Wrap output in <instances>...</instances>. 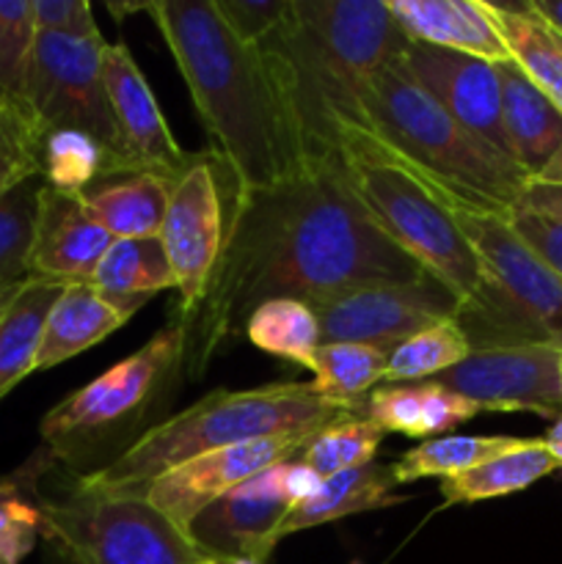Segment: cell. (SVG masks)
Returning <instances> with one entry per match:
<instances>
[{"label":"cell","instance_id":"obj_13","mask_svg":"<svg viewBox=\"0 0 562 564\" xmlns=\"http://www.w3.org/2000/svg\"><path fill=\"white\" fill-rule=\"evenodd\" d=\"M466 397L479 411L562 416V350L551 345H516L472 350L461 364L435 378Z\"/></svg>","mask_w":562,"mask_h":564},{"label":"cell","instance_id":"obj_24","mask_svg":"<svg viewBox=\"0 0 562 564\" xmlns=\"http://www.w3.org/2000/svg\"><path fill=\"white\" fill-rule=\"evenodd\" d=\"M485 3V0H483ZM512 64L562 110V36L532 3H485Z\"/></svg>","mask_w":562,"mask_h":564},{"label":"cell","instance_id":"obj_28","mask_svg":"<svg viewBox=\"0 0 562 564\" xmlns=\"http://www.w3.org/2000/svg\"><path fill=\"white\" fill-rule=\"evenodd\" d=\"M64 284L31 279L14 306L0 319V400L17 383L33 375L39 341H42L44 319L58 301Z\"/></svg>","mask_w":562,"mask_h":564},{"label":"cell","instance_id":"obj_42","mask_svg":"<svg viewBox=\"0 0 562 564\" xmlns=\"http://www.w3.org/2000/svg\"><path fill=\"white\" fill-rule=\"evenodd\" d=\"M529 3L562 36V0H529Z\"/></svg>","mask_w":562,"mask_h":564},{"label":"cell","instance_id":"obj_4","mask_svg":"<svg viewBox=\"0 0 562 564\" xmlns=\"http://www.w3.org/2000/svg\"><path fill=\"white\" fill-rule=\"evenodd\" d=\"M361 416L350 408L331 405L314 383H270L259 389H218L185 411L138 435L121 455L72 482L88 494L138 496L149 482L182 463L226 446L270 438H306L345 419Z\"/></svg>","mask_w":562,"mask_h":564},{"label":"cell","instance_id":"obj_26","mask_svg":"<svg viewBox=\"0 0 562 564\" xmlns=\"http://www.w3.org/2000/svg\"><path fill=\"white\" fill-rule=\"evenodd\" d=\"M556 468H560V463L545 449L543 438H523L516 449L505 452V455L494 457V460L483 463V466L441 479L439 494L446 507L474 505V501L499 499V496H510L518 494V490L532 488L538 479L549 477Z\"/></svg>","mask_w":562,"mask_h":564},{"label":"cell","instance_id":"obj_22","mask_svg":"<svg viewBox=\"0 0 562 564\" xmlns=\"http://www.w3.org/2000/svg\"><path fill=\"white\" fill-rule=\"evenodd\" d=\"M171 185L158 174L108 176L83 191V202L114 240H147L160 235Z\"/></svg>","mask_w":562,"mask_h":564},{"label":"cell","instance_id":"obj_14","mask_svg":"<svg viewBox=\"0 0 562 564\" xmlns=\"http://www.w3.org/2000/svg\"><path fill=\"white\" fill-rule=\"evenodd\" d=\"M284 477L287 463H279L204 507L187 523V543L198 556L268 562L281 543V523L295 510Z\"/></svg>","mask_w":562,"mask_h":564},{"label":"cell","instance_id":"obj_11","mask_svg":"<svg viewBox=\"0 0 562 564\" xmlns=\"http://www.w3.org/2000/svg\"><path fill=\"white\" fill-rule=\"evenodd\" d=\"M229 218L224 215L215 158H193L185 174L171 185L169 207L160 226V246L174 273V290L180 295L176 314L191 319L213 286L215 268L224 253Z\"/></svg>","mask_w":562,"mask_h":564},{"label":"cell","instance_id":"obj_40","mask_svg":"<svg viewBox=\"0 0 562 564\" xmlns=\"http://www.w3.org/2000/svg\"><path fill=\"white\" fill-rule=\"evenodd\" d=\"M510 224L523 237V242L534 253H540L545 259V264L562 279V220L523 213V209H512Z\"/></svg>","mask_w":562,"mask_h":564},{"label":"cell","instance_id":"obj_43","mask_svg":"<svg viewBox=\"0 0 562 564\" xmlns=\"http://www.w3.org/2000/svg\"><path fill=\"white\" fill-rule=\"evenodd\" d=\"M543 444H545V449H549L551 455H554V460L560 463V468H562V416L556 419L554 424H551V430H549V433H545Z\"/></svg>","mask_w":562,"mask_h":564},{"label":"cell","instance_id":"obj_37","mask_svg":"<svg viewBox=\"0 0 562 564\" xmlns=\"http://www.w3.org/2000/svg\"><path fill=\"white\" fill-rule=\"evenodd\" d=\"M42 132L22 105L0 102V198L39 171Z\"/></svg>","mask_w":562,"mask_h":564},{"label":"cell","instance_id":"obj_1","mask_svg":"<svg viewBox=\"0 0 562 564\" xmlns=\"http://www.w3.org/2000/svg\"><path fill=\"white\" fill-rule=\"evenodd\" d=\"M424 273L386 235L342 165L235 193L213 286L191 317L187 372L202 378L220 347L246 334L248 317L262 303L312 306L364 286L408 284Z\"/></svg>","mask_w":562,"mask_h":564},{"label":"cell","instance_id":"obj_2","mask_svg":"<svg viewBox=\"0 0 562 564\" xmlns=\"http://www.w3.org/2000/svg\"><path fill=\"white\" fill-rule=\"evenodd\" d=\"M196 113L213 158L229 174L235 193L281 185L309 171L262 50L240 42L213 0L149 3Z\"/></svg>","mask_w":562,"mask_h":564},{"label":"cell","instance_id":"obj_27","mask_svg":"<svg viewBox=\"0 0 562 564\" xmlns=\"http://www.w3.org/2000/svg\"><path fill=\"white\" fill-rule=\"evenodd\" d=\"M395 347L386 345H320L314 350L309 372L314 375V389L331 405L350 408L361 413L367 394L383 380Z\"/></svg>","mask_w":562,"mask_h":564},{"label":"cell","instance_id":"obj_35","mask_svg":"<svg viewBox=\"0 0 562 564\" xmlns=\"http://www.w3.org/2000/svg\"><path fill=\"white\" fill-rule=\"evenodd\" d=\"M380 441L383 430L378 424L369 422L367 416H353L314 433L298 460L312 468L317 477L328 479L375 460Z\"/></svg>","mask_w":562,"mask_h":564},{"label":"cell","instance_id":"obj_32","mask_svg":"<svg viewBox=\"0 0 562 564\" xmlns=\"http://www.w3.org/2000/svg\"><path fill=\"white\" fill-rule=\"evenodd\" d=\"M39 171L55 191L83 193L94 182L114 176V163L94 138L75 130H53L44 132L39 143Z\"/></svg>","mask_w":562,"mask_h":564},{"label":"cell","instance_id":"obj_46","mask_svg":"<svg viewBox=\"0 0 562 564\" xmlns=\"http://www.w3.org/2000/svg\"><path fill=\"white\" fill-rule=\"evenodd\" d=\"M196 564H257L248 560H213V556H198Z\"/></svg>","mask_w":562,"mask_h":564},{"label":"cell","instance_id":"obj_38","mask_svg":"<svg viewBox=\"0 0 562 564\" xmlns=\"http://www.w3.org/2000/svg\"><path fill=\"white\" fill-rule=\"evenodd\" d=\"M213 3L240 42L259 47L281 25L290 0H213Z\"/></svg>","mask_w":562,"mask_h":564},{"label":"cell","instance_id":"obj_34","mask_svg":"<svg viewBox=\"0 0 562 564\" xmlns=\"http://www.w3.org/2000/svg\"><path fill=\"white\" fill-rule=\"evenodd\" d=\"M42 187V174H33L0 198V286L22 284L31 279V253Z\"/></svg>","mask_w":562,"mask_h":564},{"label":"cell","instance_id":"obj_15","mask_svg":"<svg viewBox=\"0 0 562 564\" xmlns=\"http://www.w3.org/2000/svg\"><path fill=\"white\" fill-rule=\"evenodd\" d=\"M309 438L312 435H306V438L251 441V444L207 452V455H198L193 460L182 463V466L171 468V471L160 474L154 482L143 488L138 499L154 507L160 516L169 518L185 534L187 523L204 507L218 501L229 490L240 488L242 482H248L257 474L268 471V468L279 466V463H290L301 457Z\"/></svg>","mask_w":562,"mask_h":564},{"label":"cell","instance_id":"obj_7","mask_svg":"<svg viewBox=\"0 0 562 564\" xmlns=\"http://www.w3.org/2000/svg\"><path fill=\"white\" fill-rule=\"evenodd\" d=\"M435 193L477 253L490 286L488 312L463 323L472 350L551 345L562 350V279L512 229L510 213L433 180Z\"/></svg>","mask_w":562,"mask_h":564},{"label":"cell","instance_id":"obj_6","mask_svg":"<svg viewBox=\"0 0 562 564\" xmlns=\"http://www.w3.org/2000/svg\"><path fill=\"white\" fill-rule=\"evenodd\" d=\"M342 171L386 235L419 268L461 297L463 314L457 323L483 317L490 303L488 279L430 176L380 147L372 135L347 143L342 152Z\"/></svg>","mask_w":562,"mask_h":564},{"label":"cell","instance_id":"obj_23","mask_svg":"<svg viewBox=\"0 0 562 564\" xmlns=\"http://www.w3.org/2000/svg\"><path fill=\"white\" fill-rule=\"evenodd\" d=\"M397 485L400 482L395 477V466H386V463L378 460H369L364 466L350 468V471L334 474V477L323 479V485H320L312 499L298 505L287 516V521L281 523V540L287 534L320 527V523L402 505V501H408V496H397Z\"/></svg>","mask_w":562,"mask_h":564},{"label":"cell","instance_id":"obj_16","mask_svg":"<svg viewBox=\"0 0 562 564\" xmlns=\"http://www.w3.org/2000/svg\"><path fill=\"white\" fill-rule=\"evenodd\" d=\"M400 66L466 130L510 158L505 127H501V86L496 64L452 50L408 42L400 53Z\"/></svg>","mask_w":562,"mask_h":564},{"label":"cell","instance_id":"obj_20","mask_svg":"<svg viewBox=\"0 0 562 564\" xmlns=\"http://www.w3.org/2000/svg\"><path fill=\"white\" fill-rule=\"evenodd\" d=\"M496 72L510 158L529 180H538L562 143V110L512 61L496 64Z\"/></svg>","mask_w":562,"mask_h":564},{"label":"cell","instance_id":"obj_39","mask_svg":"<svg viewBox=\"0 0 562 564\" xmlns=\"http://www.w3.org/2000/svg\"><path fill=\"white\" fill-rule=\"evenodd\" d=\"M31 11L39 33H58L72 39L102 36L86 0H31Z\"/></svg>","mask_w":562,"mask_h":564},{"label":"cell","instance_id":"obj_10","mask_svg":"<svg viewBox=\"0 0 562 564\" xmlns=\"http://www.w3.org/2000/svg\"><path fill=\"white\" fill-rule=\"evenodd\" d=\"M105 39H72L39 33L28 69L25 105L39 132L75 130L94 138L108 152L114 176L132 174L121 147L119 127L102 80Z\"/></svg>","mask_w":562,"mask_h":564},{"label":"cell","instance_id":"obj_21","mask_svg":"<svg viewBox=\"0 0 562 564\" xmlns=\"http://www.w3.org/2000/svg\"><path fill=\"white\" fill-rule=\"evenodd\" d=\"M132 314L136 312L116 306L99 295L91 284H66L44 319L33 375L58 367L86 352L88 347L99 345L116 334Z\"/></svg>","mask_w":562,"mask_h":564},{"label":"cell","instance_id":"obj_41","mask_svg":"<svg viewBox=\"0 0 562 564\" xmlns=\"http://www.w3.org/2000/svg\"><path fill=\"white\" fill-rule=\"evenodd\" d=\"M516 209L543 215V218L562 220V185H549V182L529 180L527 187H523L521 198H518Z\"/></svg>","mask_w":562,"mask_h":564},{"label":"cell","instance_id":"obj_36","mask_svg":"<svg viewBox=\"0 0 562 564\" xmlns=\"http://www.w3.org/2000/svg\"><path fill=\"white\" fill-rule=\"evenodd\" d=\"M33 44L36 25L31 0H0V102L22 105Z\"/></svg>","mask_w":562,"mask_h":564},{"label":"cell","instance_id":"obj_3","mask_svg":"<svg viewBox=\"0 0 562 564\" xmlns=\"http://www.w3.org/2000/svg\"><path fill=\"white\" fill-rule=\"evenodd\" d=\"M406 44L386 0H290L281 25L259 50L309 169L342 165L347 143L372 135L364 91Z\"/></svg>","mask_w":562,"mask_h":564},{"label":"cell","instance_id":"obj_5","mask_svg":"<svg viewBox=\"0 0 562 564\" xmlns=\"http://www.w3.org/2000/svg\"><path fill=\"white\" fill-rule=\"evenodd\" d=\"M364 113L375 141L408 165L501 213L516 209L529 176L428 97L402 72L400 55L367 83Z\"/></svg>","mask_w":562,"mask_h":564},{"label":"cell","instance_id":"obj_29","mask_svg":"<svg viewBox=\"0 0 562 564\" xmlns=\"http://www.w3.org/2000/svg\"><path fill=\"white\" fill-rule=\"evenodd\" d=\"M42 449L20 471L0 477V564H20L33 554L44 532L39 479L53 466Z\"/></svg>","mask_w":562,"mask_h":564},{"label":"cell","instance_id":"obj_30","mask_svg":"<svg viewBox=\"0 0 562 564\" xmlns=\"http://www.w3.org/2000/svg\"><path fill=\"white\" fill-rule=\"evenodd\" d=\"M523 438L512 435H444V438H428L419 446L408 449L395 463L397 482H417L424 477H455V474L477 468L505 452L516 449Z\"/></svg>","mask_w":562,"mask_h":564},{"label":"cell","instance_id":"obj_31","mask_svg":"<svg viewBox=\"0 0 562 564\" xmlns=\"http://www.w3.org/2000/svg\"><path fill=\"white\" fill-rule=\"evenodd\" d=\"M246 336L253 347L309 369L320 347V325L301 301H268L248 317Z\"/></svg>","mask_w":562,"mask_h":564},{"label":"cell","instance_id":"obj_18","mask_svg":"<svg viewBox=\"0 0 562 564\" xmlns=\"http://www.w3.org/2000/svg\"><path fill=\"white\" fill-rule=\"evenodd\" d=\"M114 237L91 218L83 193L55 191L44 182L39 193L31 279L55 284H88Z\"/></svg>","mask_w":562,"mask_h":564},{"label":"cell","instance_id":"obj_25","mask_svg":"<svg viewBox=\"0 0 562 564\" xmlns=\"http://www.w3.org/2000/svg\"><path fill=\"white\" fill-rule=\"evenodd\" d=\"M88 284L116 306L138 312L149 297L174 286V273L158 237L114 240Z\"/></svg>","mask_w":562,"mask_h":564},{"label":"cell","instance_id":"obj_8","mask_svg":"<svg viewBox=\"0 0 562 564\" xmlns=\"http://www.w3.org/2000/svg\"><path fill=\"white\" fill-rule=\"evenodd\" d=\"M187 330L191 319L174 314L141 350L50 408L39 424L42 449L55 463L80 466L125 438L185 364Z\"/></svg>","mask_w":562,"mask_h":564},{"label":"cell","instance_id":"obj_17","mask_svg":"<svg viewBox=\"0 0 562 564\" xmlns=\"http://www.w3.org/2000/svg\"><path fill=\"white\" fill-rule=\"evenodd\" d=\"M102 80L132 174H158L176 182L196 154L171 135L154 91L125 44H105Z\"/></svg>","mask_w":562,"mask_h":564},{"label":"cell","instance_id":"obj_33","mask_svg":"<svg viewBox=\"0 0 562 564\" xmlns=\"http://www.w3.org/2000/svg\"><path fill=\"white\" fill-rule=\"evenodd\" d=\"M472 352L466 334H463L457 319L433 325L428 330H419L411 339L400 341L391 350L389 367H386L383 380L389 386L397 383H419V380H435L461 364Z\"/></svg>","mask_w":562,"mask_h":564},{"label":"cell","instance_id":"obj_9","mask_svg":"<svg viewBox=\"0 0 562 564\" xmlns=\"http://www.w3.org/2000/svg\"><path fill=\"white\" fill-rule=\"evenodd\" d=\"M44 532L55 564H196L198 551L154 507L132 496L88 494L69 482L42 496Z\"/></svg>","mask_w":562,"mask_h":564},{"label":"cell","instance_id":"obj_12","mask_svg":"<svg viewBox=\"0 0 562 564\" xmlns=\"http://www.w3.org/2000/svg\"><path fill=\"white\" fill-rule=\"evenodd\" d=\"M320 325V345H386L397 347L419 330L457 319L463 301L435 275L408 284H378L309 306Z\"/></svg>","mask_w":562,"mask_h":564},{"label":"cell","instance_id":"obj_44","mask_svg":"<svg viewBox=\"0 0 562 564\" xmlns=\"http://www.w3.org/2000/svg\"><path fill=\"white\" fill-rule=\"evenodd\" d=\"M538 182H549V185H562V143L556 149L554 158L549 160V165L543 169V174L538 176Z\"/></svg>","mask_w":562,"mask_h":564},{"label":"cell","instance_id":"obj_19","mask_svg":"<svg viewBox=\"0 0 562 564\" xmlns=\"http://www.w3.org/2000/svg\"><path fill=\"white\" fill-rule=\"evenodd\" d=\"M391 17L408 42L505 64L512 61L483 0H391Z\"/></svg>","mask_w":562,"mask_h":564},{"label":"cell","instance_id":"obj_45","mask_svg":"<svg viewBox=\"0 0 562 564\" xmlns=\"http://www.w3.org/2000/svg\"><path fill=\"white\" fill-rule=\"evenodd\" d=\"M31 281V279H28ZM28 281H22V284H11V286H0V319L6 317V314H9V308L14 306V301L17 297H20V292L25 290V284Z\"/></svg>","mask_w":562,"mask_h":564}]
</instances>
